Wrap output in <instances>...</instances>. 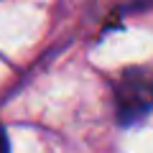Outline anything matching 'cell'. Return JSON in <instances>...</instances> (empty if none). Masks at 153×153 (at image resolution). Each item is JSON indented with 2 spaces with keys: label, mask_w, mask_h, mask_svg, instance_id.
I'll use <instances>...</instances> for the list:
<instances>
[{
  "label": "cell",
  "mask_w": 153,
  "mask_h": 153,
  "mask_svg": "<svg viewBox=\"0 0 153 153\" xmlns=\"http://www.w3.org/2000/svg\"><path fill=\"white\" fill-rule=\"evenodd\" d=\"M115 102L123 125L143 120L153 110V74L146 69H128L115 84Z\"/></svg>",
  "instance_id": "cell-1"
},
{
  "label": "cell",
  "mask_w": 153,
  "mask_h": 153,
  "mask_svg": "<svg viewBox=\"0 0 153 153\" xmlns=\"http://www.w3.org/2000/svg\"><path fill=\"white\" fill-rule=\"evenodd\" d=\"M0 153H10V143H8V135L3 128H0Z\"/></svg>",
  "instance_id": "cell-2"
}]
</instances>
